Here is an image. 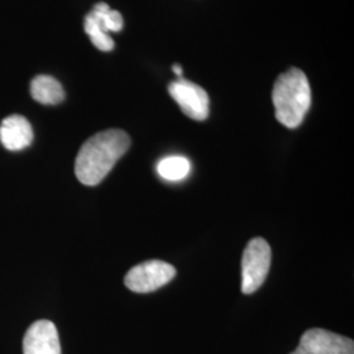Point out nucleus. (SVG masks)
I'll return each mask as SVG.
<instances>
[{
    "instance_id": "3",
    "label": "nucleus",
    "mask_w": 354,
    "mask_h": 354,
    "mask_svg": "<svg viewBox=\"0 0 354 354\" xmlns=\"http://www.w3.org/2000/svg\"><path fill=\"white\" fill-rule=\"evenodd\" d=\"M272 261V250L263 238H254L247 244L241 257V291L253 294L264 283Z\"/></svg>"
},
{
    "instance_id": "12",
    "label": "nucleus",
    "mask_w": 354,
    "mask_h": 354,
    "mask_svg": "<svg viewBox=\"0 0 354 354\" xmlns=\"http://www.w3.org/2000/svg\"><path fill=\"white\" fill-rule=\"evenodd\" d=\"M84 32L88 35L91 38V42L102 51L113 50L114 41L108 33L102 32L99 26H96V23L93 21V19L87 15L84 19Z\"/></svg>"
},
{
    "instance_id": "13",
    "label": "nucleus",
    "mask_w": 354,
    "mask_h": 354,
    "mask_svg": "<svg viewBox=\"0 0 354 354\" xmlns=\"http://www.w3.org/2000/svg\"><path fill=\"white\" fill-rule=\"evenodd\" d=\"M174 73L176 74L177 76H180V77H183V67L180 66V64H174Z\"/></svg>"
},
{
    "instance_id": "14",
    "label": "nucleus",
    "mask_w": 354,
    "mask_h": 354,
    "mask_svg": "<svg viewBox=\"0 0 354 354\" xmlns=\"http://www.w3.org/2000/svg\"><path fill=\"white\" fill-rule=\"evenodd\" d=\"M290 354H306V352H304V349L298 345V346H297V348H295Z\"/></svg>"
},
{
    "instance_id": "9",
    "label": "nucleus",
    "mask_w": 354,
    "mask_h": 354,
    "mask_svg": "<svg viewBox=\"0 0 354 354\" xmlns=\"http://www.w3.org/2000/svg\"><path fill=\"white\" fill-rule=\"evenodd\" d=\"M32 97L44 105H58L64 100L61 83L50 75H38L30 82Z\"/></svg>"
},
{
    "instance_id": "10",
    "label": "nucleus",
    "mask_w": 354,
    "mask_h": 354,
    "mask_svg": "<svg viewBox=\"0 0 354 354\" xmlns=\"http://www.w3.org/2000/svg\"><path fill=\"white\" fill-rule=\"evenodd\" d=\"M192 169L189 159L180 155L165 156L158 165V175L167 181H180L188 176Z\"/></svg>"
},
{
    "instance_id": "7",
    "label": "nucleus",
    "mask_w": 354,
    "mask_h": 354,
    "mask_svg": "<svg viewBox=\"0 0 354 354\" xmlns=\"http://www.w3.org/2000/svg\"><path fill=\"white\" fill-rule=\"evenodd\" d=\"M24 354H62L57 327L50 320L33 323L24 336Z\"/></svg>"
},
{
    "instance_id": "6",
    "label": "nucleus",
    "mask_w": 354,
    "mask_h": 354,
    "mask_svg": "<svg viewBox=\"0 0 354 354\" xmlns=\"http://www.w3.org/2000/svg\"><path fill=\"white\" fill-rule=\"evenodd\" d=\"M299 346L306 354H354L352 339L322 328L306 330Z\"/></svg>"
},
{
    "instance_id": "1",
    "label": "nucleus",
    "mask_w": 354,
    "mask_h": 354,
    "mask_svg": "<svg viewBox=\"0 0 354 354\" xmlns=\"http://www.w3.org/2000/svg\"><path fill=\"white\" fill-rule=\"evenodd\" d=\"M130 143V137L118 129H109L92 136L84 142L76 156L77 180L87 187L100 184L127 153Z\"/></svg>"
},
{
    "instance_id": "8",
    "label": "nucleus",
    "mask_w": 354,
    "mask_h": 354,
    "mask_svg": "<svg viewBox=\"0 0 354 354\" xmlns=\"http://www.w3.org/2000/svg\"><path fill=\"white\" fill-rule=\"evenodd\" d=\"M0 142L10 151L24 150L33 142V129L26 117L12 114L0 125Z\"/></svg>"
},
{
    "instance_id": "4",
    "label": "nucleus",
    "mask_w": 354,
    "mask_h": 354,
    "mask_svg": "<svg viewBox=\"0 0 354 354\" xmlns=\"http://www.w3.org/2000/svg\"><path fill=\"white\" fill-rule=\"evenodd\" d=\"M175 266L160 260H150L133 266L127 272L125 286L133 292L146 294L163 288L175 279Z\"/></svg>"
},
{
    "instance_id": "5",
    "label": "nucleus",
    "mask_w": 354,
    "mask_h": 354,
    "mask_svg": "<svg viewBox=\"0 0 354 354\" xmlns=\"http://www.w3.org/2000/svg\"><path fill=\"white\" fill-rule=\"evenodd\" d=\"M168 92L171 97L177 102L183 113L192 120L203 121L209 117L210 100L209 95L203 87L180 77L168 86Z\"/></svg>"
},
{
    "instance_id": "2",
    "label": "nucleus",
    "mask_w": 354,
    "mask_h": 354,
    "mask_svg": "<svg viewBox=\"0 0 354 354\" xmlns=\"http://www.w3.org/2000/svg\"><path fill=\"white\" fill-rule=\"evenodd\" d=\"M272 100L279 124L295 129L304 122L311 105V88L302 70L290 68L277 77Z\"/></svg>"
},
{
    "instance_id": "11",
    "label": "nucleus",
    "mask_w": 354,
    "mask_h": 354,
    "mask_svg": "<svg viewBox=\"0 0 354 354\" xmlns=\"http://www.w3.org/2000/svg\"><path fill=\"white\" fill-rule=\"evenodd\" d=\"M88 15L102 32L108 35L109 32H120L124 28L122 15L115 10H111L106 3H97Z\"/></svg>"
}]
</instances>
